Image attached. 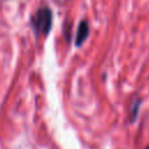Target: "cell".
<instances>
[{
    "instance_id": "6da1fadb",
    "label": "cell",
    "mask_w": 149,
    "mask_h": 149,
    "mask_svg": "<svg viewBox=\"0 0 149 149\" xmlns=\"http://www.w3.org/2000/svg\"><path fill=\"white\" fill-rule=\"evenodd\" d=\"M31 23L36 33H41L43 35H48L51 29L52 23V14L48 7L40 8L37 13L31 17Z\"/></svg>"
},
{
    "instance_id": "7a4b0ae2",
    "label": "cell",
    "mask_w": 149,
    "mask_h": 149,
    "mask_svg": "<svg viewBox=\"0 0 149 149\" xmlns=\"http://www.w3.org/2000/svg\"><path fill=\"white\" fill-rule=\"evenodd\" d=\"M88 31H90L88 24L86 21L83 20L78 26V30H77V35H76V45L77 47H80L84 43V41L86 40V37L88 35Z\"/></svg>"
},
{
    "instance_id": "3957f363",
    "label": "cell",
    "mask_w": 149,
    "mask_h": 149,
    "mask_svg": "<svg viewBox=\"0 0 149 149\" xmlns=\"http://www.w3.org/2000/svg\"><path fill=\"white\" fill-rule=\"evenodd\" d=\"M147 149H149V146H148V147H147Z\"/></svg>"
}]
</instances>
